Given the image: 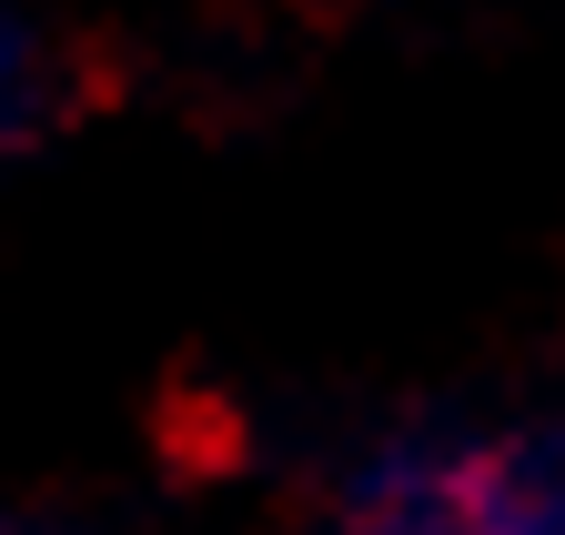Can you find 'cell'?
<instances>
[{
	"mask_svg": "<svg viewBox=\"0 0 565 535\" xmlns=\"http://www.w3.org/2000/svg\"><path fill=\"white\" fill-rule=\"evenodd\" d=\"M0 535H11V525H0Z\"/></svg>",
	"mask_w": 565,
	"mask_h": 535,
	"instance_id": "obj_3",
	"label": "cell"
},
{
	"mask_svg": "<svg viewBox=\"0 0 565 535\" xmlns=\"http://www.w3.org/2000/svg\"><path fill=\"white\" fill-rule=\"evenodd\" d=\"M374 535H565V435L394 454L374 485Z\"/></svg>",
	"mask_w": 565,
	"mask_h": 535,
	"instance_id": "obj_1",
	"label": "cell"
},
{
	"mask_svg": "<svg viewBox=\"0 0 565 535\" xmlns=\"http://www.w3.org/2000/svg\"><path fill=\"white\" fill-rule=\"evenodd\" d=\"M11 61H21V51H11V31H0V101H11Z\"/></svg>",
	"mask_w": 565,
	"mask_h": 535,
	"instance_id": "obj_2",
	"label": "cell"
}]
</instances>
